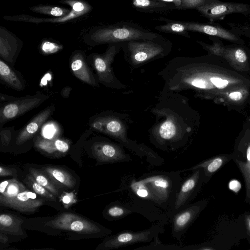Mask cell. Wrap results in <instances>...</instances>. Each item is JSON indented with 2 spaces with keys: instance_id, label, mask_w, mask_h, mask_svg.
Returning a JSON list of instances; mask_svg holds the SVG:
<instances>
[{
  "instance_id": "1",
  "label": "cell",
  "mask_w": 250,
  "mask_h": 250,
  "mask_svg": "<svg viewBox=\"0 0 250 250\" xmlns=\"http://www.w3.org/2000/svg\"><path fill=\"white\" fill-rule=\"evenodd\" d=\"M210 61L207 56L173 58L158 73L164 82L163 88L178 93L191 91L194 97L209 99L221 92L249 86L246 77Z\"/></svg>"
},
{
  "instance_id": "2",
  "label": "cell",
  "mask_w": 250,
  "mask_h": 250,
  "mask_svg": "<svg viewBox=\"0 0 250 250\" xmlns=\"http://www.w3.org/2000/svg\"><path fill=\"white\" fill-rule=\"evenodd\" d=\"M189 99L164 88L150 110L155 121L148 130L149 140L156 148L173 151L185 146L197 125L195 113Z\"/></svg>"
},
{
  "instance_id": "3",
  "label": "cell",
  "mask_w": 250,
  "mask_h": 250,
  "mask_svg": "<svg viewBox=\"0 0 250 250\" xmlns=\"http://www.w3.org/2000/svg\"><path fill=\"white\" fill-rule=\"evenodd\" d=\"M180 171L145 173L138 178L125 176L116 191L125 192L132 201L154 206L171 214L182 180Z\"/></svg>"
},
{
  "instance_id": "4",
  "label": "cell",
  "mask_w": 250,
  "mask_h": 250,
  "mask_svg": "<svg viewBox=\"0 0 250 250\" xmlns=\"http://www.w3.org/2000/svg\"><path fill=\"white\" fill-rule=\"evenodd\" d=\"M132 120L129 115L109 112L96 118L92 123L96 130L115 139L140 158H145L150 165L160 166L164 160L149 147L128 138L127 132Z\"/></svg>"
},
{
  "instance_id": "5",
  "label": "cell",
  "mask_w": 250,
  "mask_h": 250,
  "mask_svg": "<svg viewBox=\"0 0 250 250\" xmlns=\"http://www.w3.org/2000/svg\"><path fill=\"white\" fill-rule=\"evenodd\" d=\"M161 35L135 23L121 21L92 27L84 38L89 45L122 42L140 39H153Z\"/></svg>"
},
{
  "instance_id": "6",
  "label": "cell",
  "mask_w": 250,
  "mask_h": 250,
  "mask_svg": "<svg viewBox=\"0 0 250 250\" xmlns=\"http://www.w3.org/2000/svg\"><path fill=\"white\" fill-rule=\"evenodd\" d=\"M121 43L124 59L132 69L167 57L170 53L172 47L171 42L161 35L153 39H140Z\"/></svg>"
},
{
  "instance_id": "7",
  "label": "cell",
  "mask_w": 250,
  "mask_h": 250,
  "mask_svg": "<svg viewBox=\"0 0 250 250\" xmlns=\"http://www.w3.org/2000/svg\"><path fill=\"white\" fill-rule=\"evenodd\" d=\"M133 213L139 214L155 224L164 225L169 221L167 214L161 209L134 201L131 203L116 201L109 205L105 210V215L110 220L122 219Z\"/></svg>"
},
{
  "instance_id": "8",
  "label": "cell",
  "mask_w": 250,
  "mask_h": 250,
  "mask_svg": "<svg viewBox=\"0 0 250 250\" xmlns=\"http://www.w3.org/2000/svg\"><path fill=\"white\" fill-rule=\"evenodd\" d=\"M121 50V42L109 43L104 53H95L89 56L97 73L99 82L108 88L117 90L128 88L127 85L116 78L112 67L115 56Z\"/></svg>"
},
{
  "instance_id": "9",
  "label": "cell",
  "mask_w": 250,
  "mask_h": 250,
  "mask_svg": "<svg viewBox=\"0 0 250 250\" xmlns=\"http://www.w3.org/2000/svg\"><path fill=\"white\" fill-rule=\"evenodd\" d=\"M164 232V225L159 224H154L148 229L140 231L124 230L107 238L99 248L111 250L138 243H149Z\"/></svg>"
},
{
  "instance_id": "10",
  "label": "cell",
  "mask_w": 250,
  "mask_h": 250,
  "mask_svg": "<svg viewBox=\"0 0 250 250\" xmlns=\"http://www.w3.org/2000/svg\"><path fill=\"white\" fill-rule=\"evenodd\" d=\"M59 2L68 5L71 7V11L68 15L62 17L40 18L26 14H21L4 16L2 18L8 21L33 23H65L81 18L87 14L92 9L91 5L85 0H61Z\"/></svg>"
},
{
  "instance_id": "11",
  "label": "cell",
  "mask_w": 250,
  "mask_h": 250,
  "mask_svg": "<svg viewBox=\"0 0 250 250\" xmlns=\"http://www.w3.org/2000/svg\"><path fill=\"white\" fill-rule=\"evenodd\" d=\"M52 228L72 231L80 233L107 235L111 230L100 227L94 223L72 213H63L45 223Z\"/></svg>"
},
{
  "instance_id": "12",
  "label": "cell",
  "mask_w": 250,
  "mask_h": 250,
  "mask_svg": "<svg viewBox=\"0 0 250 250\" xmlns=\"http://www.w3.org/2000/svg\"><path fill=\"white\" fill-rule=\"evenodd\" d=\"M210 37L209 38L213 41L211 44L202 41H198L197 42L210 54L224 58L237 70L246 71L249 69L248 56L244 48L240 46H225L219 38Z\"/></svg>"
},
{
  "instance_id": "13",
  "label": "cell",
  "mask_w": 250,
  "mask_h": 250,
  "mask_svg": "<svg viewBox=\"0 0 250 250\" xmlns=\"http://www.w3.org/2000/svg\"><path fill=\"white\" fill-rule=\"evenodd\" d=\"M208 203V201L205 199L189 203L171 215L169 217L171 225V234L174 239H181Z\"/></svg>"
},
{
  "instance_id": "14",
  "label": "cell",
  "mask_w": 250,
  "mask_h": 250,
  "mask_svg": "<svg viewBox=\"0 0 250 250\" xmlns=\"http://www.w3.org/2000/svg\"><path fill=\"white\" fill-rule=\"evenodd\" d=\"M196 10L210 21H213L220 20L226 15L233 13L247 15L250 13V5L243 3L209 0Z\"/></svg>"
},
{
  "instance_id": "15",
  "label": "cell",
  "mask_w": 250,
  "mask_h": 250,
  "mask_svg": "<svg viewBox=\"0 0 250 250\" xmlns=\"http://www.w3.org/2000/svg\"><path fill=\"white\" fill-rule=\"evenodd\" d=\"M192 171L191 174L181 183L171 214L188 204L196 196L204 183V174L202 168Z\"/></svg>"
},
{
  "instance_id": "16",
  "label": "cell",
  "mask_w": 250,
  "mask_h": 250,
  "mask_svg": "<svg viewBox=\"0 0 250 250\" xmlns=\"http://www.w3.org/2000/svg\"><path fill=\"white\" fill-rule=\"evenodd\" d=\"M124 147L119 143L101 141L93 144L92 153L97 160L102 164L131 161V156L125 152Z\"/></svg>"
},
{
  "instance_id": "17",
  "label": "cell",
  "mask_w": 250,
  "mask_h": 250,
  "mask_svg": "<svg viewBox=\"0 0 250 250\" xmlns=\"http://www.w3.org/2000/svg\"><path fill=\"white\" fill-rule=\"evenodd\" d=\"M47 98L46 95L38 94L8 103L0 109V124H3L36 108Z\"/></svg>"
},
{
  "instance_id": "18",
  "label": "cell",
  "mask_w": 250,
  "mask_h": 250,
  "mask_svg": "<svg viewBox=\"0 0 250 250\" xmlns=\"http://www.w3.org/2000/svg\"><path fill=\"white\" fill-rule=\"evenodd\" d=\"M44 201L37 196L35 192L25 190L11 198L0 197L1 206L8 207L20 212L33 213Z\"/></svg>"
},
{
  "instance_id": "19",
  "label": "cell",
  "mask_w": 250,
  "mask_h": 250,
  "mask_svg": "<svg viewBox=\"0 0 250 250\" xmlns=\"http://www.w3.org/2000/svg\"><path fill=\"white\" fill-rule=\"evenodd\" d=\"M188 31L198 32L221 38L232 42L243 43V40L236 33L219 24L194 21H183Z\"/></svg>"
},
{
  "instance_id": "20",
  "label": "cell",
  "mask_w": 250,
  "mask_h": 250,
  "mask_svg": "<svg viewBox=\"0 0 250 250\" xmlns=\"http://www.w3.org/2000/svg\"><path fill=\"white\" fill-rule=\"evenodd\" d=\"M23 45L22 41L5 27L0 26V56L13 64Z\"/></svg>"
},
{
  "instance_id": "21",
  "label": "cell",
  "mask_w": 250,
  "mask_h": 250,
  "mask_svg": "<svg viewBox=\"0 0 250 250\" xmlns=\"http://www.w3.org/2000/svg\"><path fill=\"white\" fill-rule=\"evenodd\" d=\"M83 52L76 50L71 56V70L73 74L81 81L92 86H98L94 76L86 62Z\"/></svg>"
},
{
  "instance_id": "22",
  "label": "cell",
  "mask_w": 250,
  "mask_h": 250,
  "mask_svg": "<svg viewBox=\"0 0 250 250\" xmlns=\"http://www.w3.org/2000/svg\"><path fill=\"white\" fill-rule=\"evenodd\" d=\"M54 109V106H51L37 115L18 134L16 144H22L32 138L51 115Z\"/></svg>"
},
{
  "instance_id": "23",
  "label": "cell",
  "mask_w": 250,
  "mask_h": 250,
  "mask_svg": "<svg viewBox=\"0 0 250 250\" xmlns=\"http://www.w3.org/2000/svg\"><path fill=\"white\" fill-rule=\"evenodd\" d=\"M231 159L228 155H220L214 156L194 166L179 170L181 172L192 171L197 168H202L204 174V183H207L211 177L223 166Z\"/></svg>"
},
{
  "instance_id": "24",
  "label": "cell",
  "mask_w": 250,
  "mask_h": 250,
  "mask_svg": "<svg viewBox=\"0 0 250 250\" xmlns=\"http://www.w3.org/2000/svg\"><path fill=\"white\" fill-rule=\"evenodd\" d=\"M131 5L143 13H162L175 9L171 4L157 0H132Z\"/></svg>"
},
{
  "instance_id": "25",
  "label": "cell",
  "mask_w": 250,
  "mask_h": 250,
  "mask_svg": "<svg viewBox=\"0 0 250 250\" xmlns=\"http://www.w3.org/2000/svg\"><path fill=\"white\" fill-rule=\"evenodd\" d=\"M42 169L53 182L69 188L75 186V179L70 173L62 168L49 166L43 167Z\"/></svg>"
},
{
  "instance_id": "26",
  "label": "cell",
  "mask_w": 250,
  "mask_h": 250,
  "mask_svg": "<svg viewBox=\"0 0 250 250\" xmlns=\"http://www.w3.org/2000/svg\"><path fill=\"white\" fill-rule=\"evenodd\" d=\"M23 220L13 214H1L0 215V231L14 235H22L21 228Z\"/></svg>"
},
{
  "instance_id": "27",
  "label": "cell",
  "mask_w": 250,
  "mask_h": 250,
  "mask_svg": "<svg viewBox=\"0 0 250 250\" xmlns=\"http://www.w3.org/2000/svg\"><path fill=\"white\" fill-rule=\"evenodd\" d=\"M0 79L12 88L22 90L24 85L13 69L1 59L0 60Z\"/></svg>"
},
{
  "instance_id": "28",
  "label": "cell",
  "mask_w": 250,
  "mask_h": 250,
  "mask_svg": "<svg viewBox=\"0 0 250 250\" xmlns=\"http://www.w3.org/2000/svg\"><path fill=\"white\" fill-rule=\"evenodd\" d=\"M35 145L39 149L49 153L56 151L65 153L69 148L68 144L63 140L59 139L50 140L42 137L37 139Z\"/></svg>"
},
{
  "instance_id": "29",
  "label": "cell",
  "mask_w": 250,
  "mask_h": 250,
  "mask_svg": "<svg viewBox=\"0 0 250 250\" xmlns=\"http://www.w3.org/2000/svg\"><path fill=\"white\" fill-rule=\"evenodd\" d=\"M165 21L166 23L163 25H157L155 29L159 31L180 35L187 38H190L189 31H188L183 21H175L160 17L158 19Z\"/></svg>"
},
{
  "instance_id": "30",
  "label": "cell",
  "mask_w": 250,
  "mask_h": 250,
  "mask_svg": "<svg viewBox=\"0 0 250 250\" xmlns=\"http://www.w3.org/2000/svg\"><path fill=\"white\" fill-rule=\"evenodd\" d=\"M248 94L249 87L245 86L220 93L215 98L222 99L229 103L241 104L246 100Z\"/></svg>"
},
{
  "instance_id": "31",
  "label": "cell",
  "mask_w": 250,
  "mask_h": 250,
  "mask_svg": "<svg viewBox=\"0 0 250 250\" xmlns=\"http://www.w3.org/2000/svg\"><path fill=\"white\" fill-rule=\"evenodd\" d=\"M25 190V186L16 179L7 180L0 184V197L11 198Z\"/></svg>"
},
{
  "instance_id": "32",
  "label": "cell",
  "mask_w": 250,
  "mask_h": 250,
  "mask_svg": "<svg viewBox=\"0 0 250 250\" xmlns=\"http://www.w3.org/2000/svg\"><path fill=\"white\" fill-rule=\"evenodd\" d=\"M241 171L245 182L247 201L250 203V143L246 152V161L233 158Z\"/></svg>"
},
{
  "instance_id": "33",
  "label": "cell",
  "mask_w": 250,
  "mask_h": 250,
  "mask_svg": "<svg viewBox=\"0 0 250 250\" xmlns=\"http://www.w3.org/2000/svg\"><path fill=\"white\" fill-rule=\"evenodd\" d=\"M35 13L44 14L55 17H62L68 15L70 9L49 4H39L29 8Z\"/></svg>"
},
{
  "instance_id": "34",
  "label": "cell",
  "mask_w": 250,
  "mask_h": 250,
  "mask_svg": "<svg viewBox=\"0 0 250 250\" xmlns=\"http://www.w3.org/2000/svg\"><path fill=\"white\" fill-rule=\"evenodd\" d=\"M23 181L37 194L50 201H56V196L38 183L30 173Z\"/></svg>"
},
{
  "instance_id": "35",
  "label": "cell",
  "mask_w": 250,
  "mask_h": 250,
  "mask_svg": "<svg viewBox=\"0 0 250 250\" xmlns=\"http://www.w3.org/2000/svg\"><path fill=\"white\" fill-rule=\"evenodd\" d=\"M29 171L38 183L55 196H58L59 192L58 189L51 182V180H49L47 176H45L38 169L32 167L29 168Z\"/></svg>"
},
{
  "instance_id": "36",
  "label": "cell",
  "mask_w": 250,
  "mask_h": 250,
  "mask_svg": "<svg viewBox=\"0 0 250 250\" xmlns=\"http://www.w3.org/2000/svg\"><path fill=\"white\" fill-rule=\"evenodd\" d=\"M173 5L175 9H196L209 0H157Z\"/></svg>"
},
{
  "instance_id": "37",
  "label": "cell",
  "mask_w": 250,
  "mask_h": 250,
  "mask_svg": "<svg viewBox=\"0 0 250 250\" xmlns=\"http://www.w3.org/2000/svg\"><path fill=\"white\" fill-rule=\"evenodd\" d=\"M183 250V246L175 244L166 245L163 244L159 236H157L152 240L148 245L137 248L134 250Z\"/></svg>"
},
{
  "instance_id": "38",
  "label": "cell",
  "mask_w": 250,
  "mask_h": 250,
  "mask_svg": "<svg viewBox=\"0 0 250 250\" xmlns=\"http://www.w3.org/2000/svg\"><path fill=\"white\" fill-rule=\"evenodd\" d=\"M63 46L49 39L43 40L40 46V50L45 54L55 53L62 50Z\"/></svg>"
},
{
  "instance_id": "39",
  "label": "cell",
  "mask_w": 250,
  "mask_h": 250,
  "mask_svg": "<svg viewBox=\"0 0 250 250\" xmlns=\"http://www.w3.org/2000/svg\"><path fill=\"white\" fill-rule=\"evenodd\" d=\"M16 170L13 168H10L1 166L0 167V176H10L15 175Z\"/></svg>"
},
{
  "instance_id": "40",
  "label": "cell",
  "mask_w": 250,
  "mask_h": 250,
  "mask_svg": "<svg viewBox=\"0 0 250 250\" xmlns=\"http://www.w3.org/2000/svg\"><path fill=\"white\" fill-rule=\"evenodd\" d=\"M229 187L231 190L237 193L240 189L241 185L238 181L232 180L229 182Z\"/></svg>"
},
{
  "instance_id": "41",
  "label": "cell",
  "mask_w": 250,
  "mask_h": 250,
  "mask_svg": "<svg viewBox=\"0 0 250 250\" xmlns=\"http://www.w3.org/2000/svg\"><path fill=\"white\" fill-rule=\"evenodd\" d=\"M74 196L73 193H66L62 198V201L65 205H70L74 202Z\"/></svg>"
},
{
  "instance_id": "42",
  "label": "cell",
  "mask_w": 250,
  "mask_h": 250,
  "mask_svg": "<svg viewBox=\"0 0 250 250\" xmlns=\"http://www.w3.org/2000/svg\"><path fill=\"white\" fill-rule=\"evenodd\" d=\"M245 223L247 229L250 235V213L245 216Z\"/></svg>"
},
{
  "instance_id": "43",
  "label": "cell",
  "mask_w": 250,
  "mask_h": 250,
  "mask_svg": "<svg viewBox=\"0 0 250 250\" xmlns=\"http://www.w3.org/2000/svg\"><path fill=\"white\" fill-rule=\"evenodd\" d=\"M71 89V88L70 87L64 88L61 92L62 96L65 98L68 97Z\"/></svg>"
},
{
  "instance_id": "44",
  "label": "cell",
  "mask_w": 250,
  "mask_h": 250,
  "mask_svg": "<svg viewBox=\"0 0 250 250\" xmlns=\"http://www.w3.org/2000/svg\"><path fill=\"white\" fill-rule=\"evenodd\" d=\"M8 237L3 233H0V242L2 243H6L8 242Z\"/></svg>"
},
{
  "instance_id": "45",
  "label": "cell",
  "mask_w": 250,
  "mask_h": 250,
  "mask_svg": "<svg viewBox=\"0 0 250 250\" xmlns=\"http://www.w3.org/2000/svg\"><path fill=\"white\" fill-rule=\"evenodd\" d=\"M249 30H250V28H249Z\"/></svg>"
}]
</instances>
